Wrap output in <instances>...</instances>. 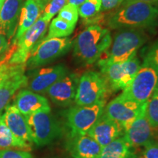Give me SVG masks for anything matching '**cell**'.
<instances>
[{"instance_id": "2", "label": "cell", "mask_w": 158, "mask_h": 158, "mask_svg": "<svg viewBox=\"0 0 158 158\" xmlns=\"http://www.w3.org/2000/svg\"><path fill=\"white\" fill-rule=\"evenodd\" d=\"M158 21V7L143 2L124 3L108 20L114 29H142L155 26Z\"/></svg>"}, {"instance_id": "5", "label": "cell", "mask_w": 158, "mask_h": 158, "mask_svg": "<svg viewBox=\"0 0 158 158\" xmlns=\"http://www.w3.org/2000/svg\"><path fill=\"white\" fill-rule=\"evenodd\" d=\"M106 100L90 106H75L61 113L64 127L68 130L67 136L86 135L103 113Z\"/></svg>"}, {"instance_id": "1", "label": "cell", "mask_w": 158, "mask_h": 158, "mask_svg": "<svg viewBox=\"0 0 158 158\" xmlns=\"http://www.w3.org/2000/svg\"><path fill=\"white\" fill-rule=\"evenodd\" d=\"M111 42V35L108 29L98 25L87 27L73 43L76 62L83 66L94 64L108 50Z\"/></svg>"}, {"instance_id": "21", "label": "cell", "mask_w": 158, "mask_h": 158, "mask_svg": "<svg viewBox=\"0 0 158 158\" xmlns=\"http://www.w3.org/2000/svg\"><path fill=\"white\" fill-rule=\"evenodd\" d=\"M24 73L25 70L21 71L0 85V113L10 104L17 91L27 86L28 78Z\"/></svg>"}, {"instance_id": "36", "label": "cell", "mask_w": 158, "mask_h": 158, "mask_svg": "<svg viewBox=\"0 0 158 158\" xmlns=\"http://www.w3.org/2000/svg\"><path fill=\"white\" fill-rule=\"evenodd\" d=\"M86 1H87V0H68V3L72 4V5H74L77 6V7H78V6H80L81 4L85 2Z\"/></svg>"}, {"instance_id": "27", "label": "cell", "mask_w": 158, "mask_h": 158, "mask_svg": "<svg viewBox=\"0 0 158 158\" xmlns=\"http://www.w3.org/2000/svg\"><path fill=\"white\" fill-rule=\"evenodd\" d=\"M101 0H87L78 7V15L82 19H90L101 11Z\"/></svg>"}, {"instance_id": "29", "label": "cell", "mask_w": 158, "mask_h": 158, "mask_svg": "<svg viewBox=\"0 0 158 158\" xmlns=\"http://www.w3.org/2000/svg\"><path fill=\"white\" fill-rule=\"evenodd\" d=\"M78 7L72 4L68 3L61 9L59 12L58 16L68 22L72 23V24L76 25L78 20Z\"/></svg>"}, {"instance_id": "34", "label": "cell", "mask_w": 158, "mask_h": 158, "mask_svg": "<svg viewBox=\"0 0 158 158\" xmlns=\"http://www.w3.org/2000/svg\"><path fill=\"white\" fill-rule=\"evenodd\" d=\"M124 0H101V11L110 10L118 7Z\"/></svg>"}, {"instance_id": "22", "label": "cell", "mask_w": 158, "mask_h": 158, "mask_svg": "<svg viewBox=\"0 0 158 158\" xmlns=\"http://www.w3.org/2000/svg\"><path fill=\"white\" fill-rule=\"evenodd\" d=\"M133 149L123 135L102 147L100 158H131Z\"/></svg>"}, {"instance_id": "33", "label": "cell", "mask_w": 158, "mask_h": 158, "mask_svg": "<svg viewBox=\"0 0 158 158\" xmlns=\"http://www.w3.org/2000/svg\"><path fill=\"white\" fill-rule=\"evenodd\" d=\"M10 50L8 40L3 35H0V61L6 58Z\"/></svg>"}, {"instance_id": "16", "label": "cell", "mask_w": 158, "mask_h": 158, "mask_svg": "<svg viewBox=\"0 0 158 158\" xmlns=\"http://www.w3.org/2000/svg\"><path fill=\"white\" fill-rule=\"evenodd\" d=\"M2 117L14 137L30 150L33 142L25 116L13 104H9L2 112Z\"/></svg>"}, {"instance_id": "4", "label": "cell", "mask_w": 158, "mask_h": 158, "mask_svg": "<svg viewBox=\"0 0 158 158\" xmlns=\"http://www.w3.org/2000/svg\"><path fill=\"white\" fill-rule=\"evenodd\" d=\"M33 143L43 147L62 137L64 125L51 112L42 110L25 116Z\"/></svg>"}, {"instance_id": "40", "label": "cell", "mask_w": 158, "mask_h": 158, "mask_svg": "<svg viewBox=\"0 0 158 158\" xmlns=\"http://www.w3.org/2000/svg\"><path fill=\"white\" fill-rule=\"evenodd\" d=\"M47 1H48V2H50V1H51V0H47Z\"/></svg>"}, {"instance_id": "35", "label": "cell", "mask_w": 158, "mask_h": 158, "mask_svg": "<svg viewBox=\"0 0 158 158\" xmlns=\"http://www.w3.org/2000/svg\"><path fill=\"white\" fill-rule=\"evenodd\" d=\"M131 2H143L154 4L158 2V0H124L123 3H128Z\"/></svg>"}, {"instance_id": "32", "label": "cell", "mask_w": 158, "mask_h": 158, "mask_svg": "<svg viewBox=\"0 0 158 158\" xmlns=\"http://www.w3.org/2000/svg\"><path fill=\"white\" fill-rule=\"evenodd\" d=\"M143 60L152 63L158 68V41L147 51V55Z\"/></svg>"}, {"instance_id": "28", "label": "cell", "mask_w": 158, "mask_h": 158, "mask_svg": "<svg viewBox=\"0 0 158 158\" xmlns=\"http://www.w3.org/2000/svg\"><path fill=\"white\" fill-rule=\"evenodd\" d=\"M68 2V0H51L45 6L41 18L45 21L50 22L52 18L58 13Z\"/></svg>"}, {"instance_id": "3", "label": "cell", "mask_w": 158, "mask_h": 158, "mask_svg": "<svg viewBox=\"0 0 158 158\" xmlns=\"http://www.w3.org/2000/svg\"><path fill=\"white\" fill-rule=\"evenodd\" d=\"M147 40V35L140 29H118L108 48L107 57L100 59L99 65L124 62L133 59Z\"/></svg>"}, {"instance_id": "19", "label": "cell", "mask_w": 158, "mask_h": 158, "mask_svg": "<svg viewBox=\"0 0 158 158\" xmlns=\"http://www.w3.org/2000/svg\"><path fill=\"white\" fill-rule=\"evenodd\" d=\"M47 0H27L22 6L16 32L11 40V44H15L19 37L29 29L43 14Z\"/></svg>"}, {"instance_id": "38", "label": "cell", "mask_w": 158, "mask_h": 158, "mask_svg": "<svg viewBox=\"0 0 158 158\" xmlns=\"http://www.w3.org/2000/svg\"><path fill=\"white\" fill-rule=\"evenodd\" d=\"M5 0H0V10H1L2 7L4 2H5Z\"/></svg>"}, {"instance_id": "7", "label": "cell", "mask_w": 158, "mask_h": 158, "mask_svg": "<svg viewBox=\"0 0 158 158\" xmlns=\"http://www.w3.org/2000/svg\"><path fill=\"white\" fill-rule=\"evenodd\" d=\"M72 45L69 37L42 39L31 51L26 67L33 70L48 64L66 54Z\"/></svg>"}, {"instance_id": "9", "label": "cell", "mask_w": 158, "mask_h": 158, "mask_svg": "<svg viewBox=\"0 0 158 158\" xmlns=\"http://www.w3.org/2000/svg\"><path fill=\"white\" fill-rule=\"evenodd\" d=\"M137 57L121 63L100 65L102 76L110 92L123 90L131 83L141 67Z\"/></svg>"}, {"instance_id": "14", "label": "cell", "mask_w": 158, "mask_h": 158, "mask_svg": "<svg viewBox=\"0 0 158 158\" xmlns=\"http://www.w3.org/2000/svg\"><path fill=\"white\" fill-rule=\"evenodd\" d=\"M78 81V75L68 73L53 84L45 94L57 106L69 107L75 102Z\"/></svg>"}, {"instance_id": "12", "label": "cell", "mask_w": 158, "mask_h": 158, "mask_svg": "<svg viewBox=\"0 0 158 158\" xmlns=\"http://www.w3.org/2000/svg\"><path fill=\"white\" fill-rule=\"evenodd\" d=\"M27 86L29 90L35 93L43 94L46 93L49 88L56 81L68 73V70L64 64L46 67L31 70Z\"/></svg>"}, {"instance_id": "6", "label": "cell", "mask_w": 158, "mask_h": 158, "mask_svg": "<svg viewBox=\"0 0 158 158\" xmlns=\"http://www.w3.org/2000/svg\"><path fill=\"white\" fill-rule=\"evenodd\" d=\"M158 89V68L144 61L133 81L122 92V95L140 104L147 102Z\"/></svg>"}, {"instance_id": "31", "label": "cell", "mask_w": 158, "mask_h": 158, "mask_svg": "<svg viewBox=\"0 0 158 158\" xmlns=\"http://www.w3.org/2000/svg\"><path fill=\"white\" fill-rule=\"evenodd\" d=\"M141 155L143 158H158V139H154L146 144Z\"/></svg>"}, {"instance_id": "15", "label": "cell", "mask_w": 158, "mask_h": 158, "mask_svg": "<svg viewBox=\"0 0 158 158\" xmlns=\"http://www.w3.org/2000/svg\"><path fill=\"white\" fill-rule=\"evenodd\" d=\"M124 134V130L120 124L102 113L95 123L89 130L87 135L104 147Z\"/></svg>"}, {"instance_id": "26", "label": "cell", "mask_w": 158, "mask_h": 158, "mask_svg": "<svg viewBox=\"0 0 158 158\" xmlns=\"http://www.w3.org/2000/svg\"><path fill=\"white\" fill-rule=\"evenodd\" d=\"M147 117L152 127L158 131V89L149 99L146 108Z\"/></svg>"}, {"instance_id": "20", "label": "cell", "mask_w": 158, "mask_h": 158, "mask_svg": "<svg viewBox=\"0 0 158 158\" xmlns=\"http://www.w3.org/2000/svg\"><path fill=\"white\" fill-rule=\"evenodd\" d=\"M13 105L24 116L39 110H51L48 99L29 89L19 91L15 97Z\"/></svg>"}, {"instance_id": "17", "label": "cell", "mask_w": 158, "mask_h": 158, "mask_svg": "<svg viewBox=\"0 0 158 158\" xmlns=\"http://www.w3.org/2000/svg\"><path fill=\"white\" fill-rule=\"evenodd\" d=\"M65 148L73 158H100L102 149L87 134L67 136Z\"/></svg>"}, {"instance_id": "13", "label": "cell", "mask_w": 158, "mask_h": 158, "mask_svg": "<svg viewBox=\"0 0 158 158\" xmlns=\"http://www.w3.org/2000/svg\"><path fill=\"white\" fill-rule=\"evenodd\" d=\"M147 102L143 103L134 121L124 130V136L133 148L144 147L156 138V131L150 125L147 117Z\"/></svg>"}, {"instance_id": "39", "label": "cell", "mask_w": 158, "mask_h": 158, "mask_svg": "<svg viewBox=\"0 0 158 158\" xmlns=\"http://www.w3.org/2000/svg\"><path fill=\"white\" fill-rule=\"evenodd\" d=\"M65 158H73L72 157H65Z\"/></svg>"}, {"instance_id": "10", "label": "cell", "mask_w": 158, "mask_h": 158, "mask_svg": "<svg viewBox=\"0 0 158 158\" xmlns=\"http://www.w3.org/2000/svg\"><path fill=\"white\" fill-rule=\"evenodd\" d=\"M48 21L41 16L29 29H27L15 43V50L9 63L15 64H26L31 51L44 37L48 26Z\"/></svg>"}, {"instance_id": "11", "label": "cell", "mask_w": 158, "mask_h": 158, "mask_svg": "<svg viewBox=\"0 0 158 158\" xmlns=\"http://www.w3.org/2000/svg\"><path fill=\"white\" fill-rule=\"evenodd\" d=\"M143 105L119 94L106 105L104 113L125 130L139 114Z\"/></svg>"}, {"instance_id": "25", "label": "cell", "mask_w": 158, "mask_h": 158, "mask_svg": "<svg viewBox=\"0 0 158 158\" xmlns=\"http://www.w3.org/2000/svg\"><path fill=\"white\" fill-rule=\"evenodd\" d=\"M11 56H6L3 60L0 61V85L6 80L15 76L21 71H24L26 64H15L9 63Z\"/></svg>"}, {"instance_id": "23", "label": "cell", "mask_w": 158, "mask_h": 158, "mask_svg": "<svg viewBox=\"0 0 158 158\" xmlns=\"http://www.w3.org/2000/svg\"><path fill=\"white\" fill-rule=\"evenodd\" d=\"M76 25L56 17L53 19L49 26L48 35L43 40L68 37L73 32Z\"/></svg>"}, {"instance_id": "37", "label": "cell", "mask_w": 158, "mask_h": 158, "mask_svg": "<svg viewBox=\"0 0 158 158\" xmlns=\"http://www.w3.org/2000/svg\"><path fill=\"white\" fill-rule=\"evenodd\" d=\"M131 158H143V156H142L141 154H137V153H133V155H132Z\"/></svg>"}, {"instance_id": "24", "label": "cell", "mask_w": 158, "mask_h": 158, "mask_svg": "<svg viewBox=\"0 0 158 158\" xmlns=\"http://www.w3.org/2000/svg\"><path fill=\"white\" fill-rule=\"evenodd\" d=\"M2 114V112L0 113V149H14L29 151L28 148L24 144L21 143L14 137L9 128L3 122Z\"/></svg>"}, {"instance_id": "30", "label": "cell", "mask_w": 158, "mask_h": 158, "mask_svg": "<svg viewBox=\"0 0 158 158\" xmlns=\"http://www.w3.org/2000/svg\"><path fill=\"white\" fill-rule=\"evenodd\" d=\"M0 158H34L27 150L7 149H0Z\"/></svg>"}, {"instance_id": "18", "label": "cell", "mask_w": 158, "mask_h": 158, "mask_svg": "<svg viewBox=\"0 0 158 158\" xmlns=\"http://www.w3.org/2000/svg\"><path fill=\"white\" fill-rule=\"evenodd\" d=\"M23 0H5L0 10V35L11 40L16 32Z\"/></svg>"}, {"instance_id": "8", "label": "cell", "mask_w": 158, "mask_h": 158, "mask_svg": "<svg viewBox=\"0 0 158 158\" xmlns=\"http://www.w3.org/2000/svg\"><path fill=\"white\" fill-rule=\"evenodd\" d=\"M107 83L100 73L89 70L79 78L75 103L76 106H90L106 100L108 92Z\"/></svg>"}]
</instances>
